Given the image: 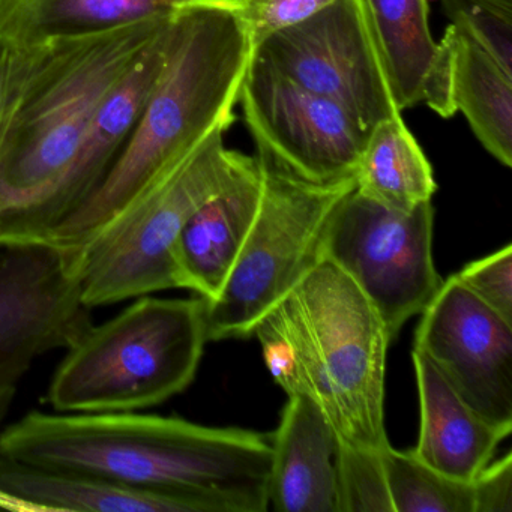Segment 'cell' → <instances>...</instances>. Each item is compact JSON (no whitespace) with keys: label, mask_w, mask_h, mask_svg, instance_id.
Masks as SVG:
<instances>
[{"label":"cell","mask_w":512,"mask_h":512,"mask_svg":"<svg viewBox=\"0 0 512 512\" xmlns=\"http://www.w3.org/2000/svg\"><path fill=\"white\" fill-rule=\"evenodd\" d=\"M187 2H215V0H187Z\"/></svg>","instance_id":"obj_30"},{"label":"cell","mask_w":512,"mask_h":512,"mask_svg":"<svg viewBox=\"0 0 512 512\" xmlns=\"http://www.w3.org/2000/svg\"><path fill=\"white\" fill-rule=\"evenodd\" d=\"M433 229L431 202L394 211L353 188L326 230L322 259L334 263L364 293L391 341L442 287L434 266Z\"/></svg>","instance_id":"obj_8"},{"label":"cell","mask_w":512,"mask_h":512,"mask_svg":"<svg viewBox=\"0 0 512 512\" xmlns=\"http://www.w3.org/2000/svg\"><path fill=\"white\" fill-rule=\"evenodd\" d=\"M0 508L10 511L208 512L173 494L134 490L71 470L19 460L0 449Z\"/></svg>","instance_id":"obj_17"},{"label":"cell","mask_w":512,"mask_h":512,"mask_svg":"<svg viewBox=\"0 0 512 512\" xmlns=\"http://www.w3.org/2000/svg\"><path fill=\"white\" fill-rule=\"evenodd\" d=\"M338 511L392 512L380 451L341 443L338 452Z\"/></svg>","instance_id":"obj_23"},{"label":"cell","mask_w":512,"mask_h":512,"mask_svg":"<svg viewBox=\"0 0 512 512\" xmlns=\"http://www.w3.org/2000/svg\"><path fill=\"white\" fill-rule=\"evenodd\" d=\"M13 50L0 41V133L7 118L8 100H10V73Z\"/></svg>","instance_id":"obj_28"},{"label":"cell","mask_w":512,"mask_h":512,"mask_svg":"<svg viewBox=\"0 0 512 512\" xmlns=\"http://www.w3.org/2000/svg\"><path fill=\"white\" fill-rule=\"evenodd\" d=\"M172 17L11 49L0 133V247L49 238L56 196L98 106Z\"/></svg>","instance_id":"obj_2"},{"label":"cell","mask_w":512,"mask_h":512,"mask_svg":"<svg viewBox=\"0 0 512 512\" xmlns=\"http://www.w3.org/2000/svg\"><path fill=\"white\" fill-rule=\"evenodd\" d=\"M355 181L362 196L401 212L431 202L437 190L433 167L401 115L368 133Z\"/></svg>","instance_id":"obj_21"},{"label":"cell","mask_w":512,"mask_h":512,"mask_svg":"<svg viewBox=\"0 0 512 512\" xmlns=\"http://www.w3.org/2000/svg\"><path fill=\"white\" fill-rule=\"evenodd\" d=\"M263 194L253 227L217 298L205 301L208 341L253 335L260 320L283 301L322 259L335 209L356 187L355 176L311 184L257 149Z\"/></svg>","instance_id":"obj_7"},{"label":"cell","mask_w":512,"mask_h":512,"mask_svg":"<svg viewBox=\"0 0 512 512\" xmlns=\"http://www.w3.org/2000/svg\"><path fill=\"white\" fill-rule=\"evenodd\" d=\"M482 304L512 323V247L497 250L454 275Z\"/></svg>","instance_id":"obj_26"},{"label":"cell","mask_w":512,"mask_h":512,"mask_svg":"<svg viewBox=\"0 0 512 512\" xmlns=\"http://www.w3.org/2000/svg\"><path fill=\"white\" fill-rule=\"evenodd\" d=\"M367 17L395 106L418 104L440 118L455 115L446 41H434L428 0H359Z\"/></svg>","instance_id":"obj_14"},{"label":"cell","mask_w":512,"mask_h":512,"mask_svg":"<svg viewBox=\"0 0 512 512\" xmlns=\"http://www.w3.org/2000/svg\"><path fill=\"white\" fill-rule=\"evenodd\" d=\"M16 394L17 386H0V425L10 412Z\"/></svg>","instance_id":"obj_29"},{"label":"cell","mask_w":512,"mask_h":512,"mask_svg":"<svg viewBox=\"0 0 512 512\" xmlns=\"http://www.w3.org/2000/svg\"><path fill=\"white\" fill-rule=\"evenodd\" d=\"M443 40L451 59V95L455 112L466 116L485 151L512 166V76L457 26Z\"/></svg>","instance_id":"obj_20"},{"label":"cell","mask_w":512,"mask_h":512,"mask_svg":"<svg viewBox=\"0 0 512 512\" xmlns=\"http://www.w3.org/2000/svg\"><path fill=\"white\" fill-rule=\"evenodd\" d=\"M262 194L259 160L239 152L229 181L191 215L173 245L175 289L191 290L205 301L217 298L253 227Z\"/></svg>","instance_id":"obj_13"},{"label":"cell","mask_w":512,"mask_h":512,"mask_svg":"<svg viewBox=\"0 0 512 512\" xmlns=\"http://www.w3.org/2000/svg\"><path fill=\"white\" fill-rule=\"evenodd\" d=\"M421 427L413 454L437 472L472 482L508 434L472 409L430 359L413 349Z\"/></svg>","instance_id":"obj_18"},{"label":"cell","mask_w":512,"mask_h":512,"mask_svg":"<svg viewBox=\"0 0 512 512\" xmlns=\"http://www.w3.org/2000/svg\"><path fill=\"white\" fill-rule=\"evenodd\" d=\"M473 512L512 511V455L488 463L472 482Z\"/></svg>","instance_id":"obj_27"},{"label":"cell","mask_w":512,"mask_h":512,"mask_svg":"<svg viewBox=\"0 0 512 512\" xmlns=\"http://www.w3.org/2000/svg\"><path fill=\"white\" fill-rule=\"evenodd\" d=\"M170 23L172 19L98 106L56 196L53 230L97 191L127 146L166 62Z\"/></svg>","instance_id":"obj_15"},{"label":"cell","mask_w":512,"mask_h":512,"mask_svg":"<svg viewBox=\"0 0 512 512\" xmlns=\"http://www.w3.org/2000/svg\"><path fill=\"white\" fill-rule=\"evenodd\" d=\"M253 335L287 397L304 395L344 445L382 451L386 353L392 341L356 284L320 260L263 316Z\"/></svg>","instance_id":"obj_4"},{"label":"cell","mask_w":512,"mask_h":512,"mask_svg":"<svg viewBox=\"0 0 512 512\" xmlns=\"http://www.w3.org/2000/svg\"><path fill=\"white\" fill-rule=\"evenodd\" d=\"M380 455L392 512H473L470 482L449 478L391 443Z\"/></svg>","instance_id":"obj_22"},{"label":"cell","mask_w":512,"mask_h":512,"mask_svg":"<svg viewBox=\"0 0 512 512\" xmlns=\"http://www.w3.org/2000/svg\"><path fill=\"white\" fill-rule=\"evenodd\" d=\"M238 101L257 149L293 175L320 185L356 175L368 134L340 104L253 56Z\"/></svg>","instance_id":"obj_10"},{"label":"cell","mask_w":512,"mask_h":512,"mask_svg":"<svg viewBox=\"0 0 512 512\" xmlns=\"http://www.w3.org/2000/svg\"><path fill=\"white\" fill-rule=\"evenodd\" d=\"M335 0H215L214 4L232 10L250 35L251 47L269 35L299 25Z\"/></svg>","instance_id":"obj_25"},{"label":"cell","mask_w":512,"mask_h":512,"mask_svg":"<svg viewBox=\"0 0 512 512\" xmlns=\"http://www.w3.org/2000/svg\"><path fill=\"white\" fill-rule=\"evenodd\" d=\"M340 437L322 410L292 395L271 437L268 503L277 512L338 511Z\"/></svg>","instance_id":"obj_16"},{"label":"cell","mask_w":512,"mask_h":512,"mask_svg":"<svg viewBox=\"0 0 512 512\" xmlns=\"http://www.w3.org/2000/svg\"><path fill=\"white\" fill-rule=\"evenodd\" d=\"M187 0H0V41L13 50L164 19Z\"/></svg>","instance_id":"obj_19"},{"label":"cell","mask_w":512,"mask_h":512,"mask_svg":"<svg viewBox=\"0 0 512 512\" xmlns=\"http://www.w3.org/2000/svg\"><path fill=\"white\" fill-rule=\"evenodd\" d=\"M70 253L49 242L0 247V386H17L35 359L70 349L92 322Z\"/></svg>","instance_id":"obj_11"},{"label":"cell","mask_w":512,"mask_h":512,"mask_svg":"<svg viewBox=\"0 0 512 512\" xmlns=\"http://www.w3.org/2000/svg\"><path fill=\"white\" fill-rule=\"evenodd\" d=\"M451 25L472 37L512 76V0H442Z\"/></svg>","instance_id":"obj_24"},{"label":"cell","mask_w":512,"mask_h":512,"mask_svg":"<svg viewBox=\"0 0 512 512\" xmlns=\"http://www.w3.org/2000/svg\"><path fill=\"white\" fill-rule=\"evenodd\" d=\"M253 47L244 23L214 2H185L170 23L166 62L122 154L94 194L46 242L82 248L131 202L229 128Z\"/></svg>","instance_id":"obj_3"},{"label":"cell","mask_w":512,"mask_h":512,"mask_svg":"<svg viewBox=\"0 0 512 512\" xmlns=\"http://www.w3.org/2000/svg\"><path fill=\"white\" fill-rule=\"evenodd\" d=\"M206 343L205 299L140 296L67 349L47 400L59 413L158 406L193 383Z\"/></svg>","instance_id":"obj_5"},{"label":"cell","mask_w":512,"mask_h":512,"mask_svg":"<svg viewBox=\"0 0 512 512\" xmlns=\"http://www.w3.org/2000/svg\"><path fill=\"white\" fill-rule=\"evenodd\" d=\"M454 391L499 430H512V323L452 275L422 311L415 346Z\"/></svg>","instance_id":"obj_12"},{"label":"cell","mask_w":512,"mask_h":512,"mask_svg":"<svg viewBox=\"0 0 512 512\" xmlns=\"http://www.w3.org/2000/svg\"><path fill=\"white\" fill-rule=\"evenodd\" d=\"M0 449L134 490L173 494L208 512H265L271 439L139 412H31L0 431Z\"/></svg>","instance_id":"obj_1"},{"label":"cell","mask_w":512,"mask_h":512,"mask_svg":"<svg viewBox=\"0 0 512 512\" xmlns=\"http://www.w3.org/2000/svg\"><path fill=\"white\" fill-rule=\"evenodd\" d=\"M251 56L340 104L367 134L401 115L359 0H335L305 22L269 35Z\"/></svg>","instance_id":"obj_9"},{"label":"cell","mask_w":512,"mask_h":512,"mask_svg":"<svg viewBox=\"0 0 512 512\" xmlns=\"http://www.w3.org/2000/svg\"><path fill=\"white\" fill-rule=\"evenodd\" d=\"M226 130L217 128L82 248L68 251L86 307L175 289L173 245L191 215L229 181L238 161L239 152L224 145Z\"/></svg>","instance_id":"obj_6"}]
</instances>
